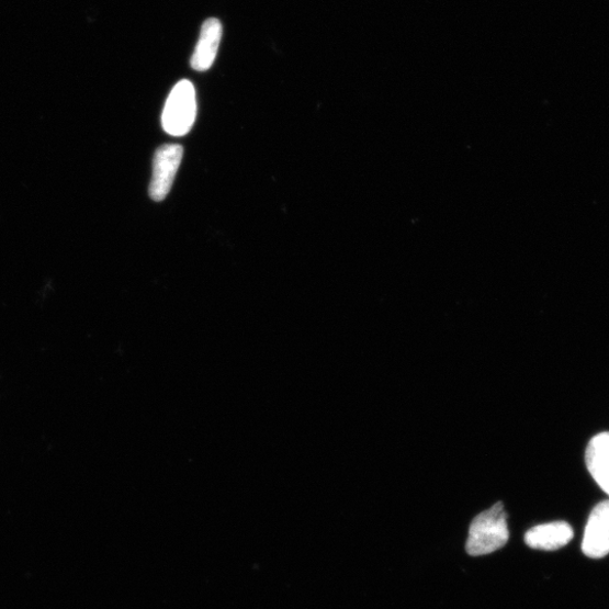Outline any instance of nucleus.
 Segmentation results:
<instances>
[{"mask_svg":"<svg viewBox=\"0 0 609 609\" xmlns=\"http://www.w3.org/2000/svg\"><path fill=\"white\" fill-rule=\"evenodd\" d=\"M509 541L507 514L503 503L477 515L469 531L466 552L472 556L492 554Z\"/></svg>","mask_w":609,"mask_h":609,"instance_id":"f257e3e1","label":"nucleus"},{"mask_svg":"<svg viewBox=\"0 0 609 609\" xmlns=\"http://www.w3.org/2000/svg\"><path fill=\"white\" fill-rule=\"evenodd\" d=\"M196 116L195 90L190 80L183 79L169 95L161 115L165 131L174 137L189 134Z\"/></svg>","mask_w":609,"mask_h":609,"instance_id":"f03ea898","label":"nucleus"},{"mask_svg":"<svg viewBox=\"0 0 609 609\" xmlns=\"http://www.w3.org/2000/svg\"><path fill=\"white\" fill-rule=\"evenodd\" d=\"M183 156L180 145H165L156 150L153 162V178L149 195L154 201H162L172 189Z\"/></svg>","mask_w":609,"mask_h":609,"instance_id":"7ed1b4c3","label":"nucleus"},{"mask_svg":"<svg viewBox=\"0 0 609 609\" xmlns=\"http://www.w3.org/2000/svg\"><path fill=\"white\" fill-rule=\"evenodd\" d=\"M582 549L591 559L609 554V500L599 503L590 512Z\"/></svg>","mask_w":609,"mask_h":609,"instance_id":"20e7f679","label":"nucleus"},{"mask_svg":"<svg viewBox=\"0 0 609 609\" xmlns=\"http://www.w3.org/2000/svg\"><path fill=\"white\" fill-rule=\"evenodd\" d=\"M573 527L566 521H553L531 528L525 535L528 546L540 551H556L573 541Z\"/></svg>","mask_w":609,"mask_h":609,"instance_id":"39448f33","label":"nucleus"},{"mask_svg":"<svg viewBox=\"0 0 609 609\" xmlns=\"http://www.w3.org/2000/svg\"><path fill=\"white\" fill-rule=\"evenodd\" d=\"M223 35V26L217 19L203 23L200 37L191 58V66L196 71H206L215 63Z\"/></svg>","mask_w":609,"mask_h":609,"instance_id":"423d86ee","label":"nucleus"},{"mask_svg":"<svg viewBox=\"0 0 609 609\" xmlns=\"http://www.w3.org/2000/svg\"><path fill=\"white\" fill-rule=\"evenodd\" d=\"M586 464L600 489L609 496V431L590 439L586 450Z\"/></svg>","mask_w":609,"mask_h":609,"instance_id":"0eeeda50","label":"nucleus"}]
</instances>
